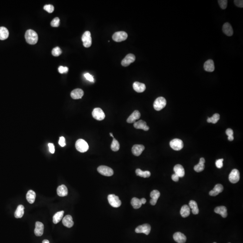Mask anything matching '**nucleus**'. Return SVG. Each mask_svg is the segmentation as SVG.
I'll use <instances>...</instances> for the list:
<instances>
[{
    "label": "nucleus",
    "mask_w": 243,
    "mask_h": 243,
    "mask_svg": "<svg viewBox=\"0 0 243 243\" xmlns=\"http://www.w3.org/2000/svg\"><path fill=\"white\" fill-rule=\"evenodd\" d=\"M59 73L61 74H64V73H67L68 71V68L67 67H63L62 66H61L59 67L58 69Z\"/></svg>",
    "instance_id": "c03bdc74"
},
{
    "label": "nucleus",
    "mask_w": 243,
    "mask_h": 243,
    "mask_svg": "<svg viewBox=\"0 0 243 243\" xmlns=\"http://www.w3.org/2000/svg\"><path fill=\"white\" fill-rule=\"evenodd\" d=\"M228 140H229V141H232L233 140H234L233 136H228Z\"/></svg>",
    "instance_id": "864d4df0"
},
{
    "label": "nucleus",
    "mask_w": 243,
    "mask_h": 243,
    "mask_svg": "<svg viewBox=\"0 0 243 243\" xmlns=\"http://www.w3.org/2000/svg\"><path fill=\"white\" fill-rule=\"evenodd\" d=\"M64 211H61L56 213L53 217V221L54 224L59 223L63 217Z\"/></svg>",
    "instance_id": "72a5a7b5"
},
{
    "label": "nucleus",
    "mask_w": 243,
    "mask_h": 243,
    "mask_svg": "<svg viewBox=\"0 0 243 243\" xmlns=\"http://www.w3.org/2000/svg\"><path fill=\"white\" fill-rule=\"evenodd\" d=\"M215 213L220 214L223 218H226L227 216V208L225 206L217 207L214 209Z\"/></svg>",
    "instance_id": "393cba45"
},
{
    "label": "nucleus",
    "mask_w": 243,
    "mask_h": 243,
    "mask_svg": "<svg viewBox=\"0 0 243 243\" xmlns=\"http://www.w3.org/2000/svg\"><path fill=\"white\" fill-rule=\"evenodd\" d=\"M205 162V160L204 158H200L199 164H198L196 165L194 167V169L195 171L197 172H200L203 171L204 170V167H205V166H204Z\"/></svg>",
    "instance_id": "cd10ccee"
},
{
    "label": "nucleus",
    "mask_w": 243,
    "mask_h": 243,
    "mask_svg": "<svg viewBox=\"0 0 243 243\" xmlns=\"http://www.w3.org/2000/svg\"><path fill=\"white\" fill-rule=\"evenodd\" d=\"M145 149V146L142 145H135L133 146L132 151L133 154L136 156H140Z\"/></svg>",
    "instance_id": "4468645a"
},
{
    "label": "nucleus",
    "mask_w": 243,
    "mask_h": 243,
    "mask_svg": "<svg viewBox=\"0 0 243 243\" xmlns=\"http://www.w3.org/2000/svg\"><path fill=\"white\" fill-rule=\"evenodd\" d=\"M93 117L96 120L98 121H101L105 118V114L102 109L100 108H95L93 110L92 113Z\"/></svg>",
    "instance_id": "1a4fd4ad"
},
{
    "label": "nucleus",
    "mask_w": 243,
    "mask_h": 243,
    "mask_svg": "<svg viewBox=\"0 0 243 243\" xmlns=\"http://www.w3.org/2000/svg\"><path fill=\"white\" fill-rule=\"evenodd\" d=\"M84 95V92L81 89L78 88L73 90L71 93V97L74 99H79L81 98Z\"/></svg>",
    "instance_id": "412c9836"
},
{
    "label": "nucleus",
    "mask_w": 243,
    "mask_h": 243,
    "mask_svg": "<svg viewBox=\"0 0 243 243\" xmlns=\"http://www.w3.org/2000/svg\"><path fill=\"white\" fill-rule=\"evenodd\" d=\"M59 144L61 147H64L66 145L65 138L63 136L60 137L59 140Z\"/></svg>",
    "instance_id": "de8ad7c7"
},
{
    "label": "nucleus",
    "mask_w": 243,
    "mask_h": 243,
    "mask_svg": "<svg viewBox=\"0 0 243 243\" xmlns=\"http://www.w3.org/2000/svg\"><path fill=\"white\" fill-rule=\"evenodd\" d=\"M84 77L87 80L91 82L94 81V80L93 77L89 73H86V74H84Z\"/></svg>",
    "instance_id": "a18cd8bd"
},
{
    "label": "nucleus",
    "mask_w": 243,
    "mask_h": 243,
    "mask_svg": "<svg viewBox=\"0 0 243 243\" xmlns=\"http://www.w3.org/2000/svg\"><path fill=\"white\" fill-rule=\"evenodd\" d=\"M43 243H50L49 241L47 239H45L43 241Z\"/></svg>",
    "instance_id": "5fc2aeb1"
},
{
    "label": "nucleus",
    "mask_w": 243,
    "mask_h": 243,
    "mask_svg": "<svg viewBox=\"0 0 243 243\" xmlns=\"http://www.w3.org/2000/svg\"><path fill=\"white\" fill-rule=\"evenodd\" d=\"M224 188L223 185L220 184H218L214 186L213 189L209 192V195L212 196H216L218 195L219 193L223 191Z\"/></svg>",
    "instance_id": "f3484780"
},
{
    "label": "nucleus",
    "mask_w": 243,
    "mask_h": 243,
    "mask_svg": "<svg viewBox=\"0 0 243 243\" xmlns=\"http://www.w3.org/2000/svg\"><path fill=\"white\" fill-rule=\"evenodd\" d=\"M226 134L228 136H233V131L231 129H227L226 130Z\"/></svg>",
    "instance_id": "8fccbe9b"
},
{
    "label": "nucleus",
    "mask_w": 243,
    "mask_h": 243,
    "mask_svg": "<svg viewBox=\"0 0 243 243\" xmlns=\"http://www.w3.org/2000/svg\"><path fill=\"white\" fill-rule=\"evenodd\" d=\"M223 159H219L218 160H216V166L218 169H221V167H223Z\"/></svg>",
    "instance_id": "37998d69"
},
{
    "label": "nucleus",
    "mask_w": 243,
    "mask_h": 243,
    "mask_svg": "<svg viewBox=\"0 0 243 243\" xmlns=\"http://www.w3.org/2000/svg\"><path fill=\"white\" fill-rule=\"evenodd\" d=\"M36 197V193L32 190H29L26 195L27 200L31 204H32L34 202Z\"/></svg>",
    "instance_id": "7c9ffc66"
},
{
    "label": "nucleus",
    "mask_w": 243,
    "mask_h": 243,
    "mask_svg": "<svg viewBox=\"0 0 243 243\" xmlns=\"http://www.w3.org/2000/svg\"><path fill=\"white\" fill-rule=\"evenodd\" d=\"M240 178L239 172L237 169L232 170L229 176V180L232 183H237L239 181Z\"/></svg>",
    "instance_id": "9d476101"
},
{
    "label": "nucleus",
    "mask_w": 243,
    "mask_h": 243,
    "mask_svg": "<svg viewBox=\"0 0 243 243\" xmlns=\"http://www.w3.org/2000/svg\"><path fill=\"white\" fill-rule=\"evenodd\" d=\"M108 201L111 206L114 208H118L121 206V200L119 197L114 194H111L108 196Z\"/></svg>",
    "instance_id": "20e7f679"
},
{
    "label": "nucleus",
    "mask_w": 243,
    "mask_h": 243,
    "mask_svg": "<svg viewBox=\"0 0 243 243\" xmlns=\"http://www.w3.org/2000/svg\"><path fill=\"white\" fill-rule=\"evenodd\" d=\"M167 104L165 99L163 97H159L154 103V108L156 110L160 111L164 109Z\"/></svg>",
    "instance_id": "7ed1b4c3"
},
{
    "label": "nucleus",
    "mask_w": 243,
    "mask_h": 243,
    "mask_svg": "<svg viewBox=\"0 0 243 243\" xmlns=\"http://www.w3.org/2000/svg\"><path fill=\"white\" fill-rule=\"evenodd\" d=\"M190 209L189 206L187 205H184L180 211L181 216L183 218H186L188 217L190 214Z\"/></svg>",
    "instance_id": "c85d7f7f"
},
{
    "label": "nucleus",
    "mask_w": 243,
    "mask_h": 243,
    "mask_svg": "<svg viewBox=\"0 0 243 243\" xmlns=\"http://www.w3.org/2000/svg\"><path fill=\"white\" fill-rule=\"evenodd\" d=\"M62 223L63 225L68 228H71L74 226V222L73 221L72 216L68 215L65 216L62 220Z\"/></svg>",
    "instance_id": "a211bd4d"
},
{
    "label": "nucleus",
    "mask_w": 243,
    "mask_h": 243,
    "mask_svg": "<svg viewBox=\"0 0 243 243\" xmlns=\"http://www.w3.org/2000/svg\"><path fill=\"white\" fill-rule=\"evenodd\" d=\"M173 239L176 242L178 243H185L186 241L185 235L180 232H177L174 234Z\"/></svg>",
    "instance_id": "dca6fc26"
},
{
    "label": "nucleus",
    "mask_w": 243,
    "mask_h": 243,
    "mask_svg": "<svg viewBox=\"0 0 243 243\" xmlns=\"http://www.w3.org/2000/svg\"><path fill=\"white\" fill-rule=\"evenodd\" d=\"M174 172L179 177H182L185 175V170L182 166L180 164H177L174 166Z\"/></svg>",
    "instance_id": "a878e982"
},
{
    "label": "nucleus",
    "mask_w": 243,
    "mask_h": 243,
    "mask_svg": "<svg viewBox=\"0 0 243 243\" xmlns=\"http://www.w3.org/2000/svg\"><path fill=\"white\" fill-rule=\"evenodd\" d=\"M134 127L135 128L142 129L145 131H147L149 130V127L147 125L146 122L142 120L136 122L134 123Z\"/></svg>",
    "instance_id": "2eb2a0df"
},
{
    "label": "nucleus",
    "mask_w": 243,
    "mask_h": 243,
    "mask_svg": "<svg viewBox=\"0 0 243 243\" xmlns=\"http://www.w3.org/2000/svg\"><path fill=\"white\" fill-rule=\"evenodd\" d=\"M213 243H216V242H214Z\"/></svg>",
    "instance_id": "4d7b16f0"
},
{
    "label": "nucleus",
    "mask_w": 243,
    "mask_h": 243,
    "mask_svg": "<svg viewBox=\"0 0 243 243\" xmlns=\"http://www.w3.org/2000/svg\"><path fill=\"white\" fill-rule=\"evenodd\" d=\"M134 90L138 93L144 92L146 89V85L144 83H141L138 81H135L133 84Z\"/></svg>",
    "instance_id": "5701e85b"
},
{
    "label": "nucleus",
    "mask_w": 243,
    "mask_h": 243,
    "mask_svg": "<svg viewBox=\"0 0 243 243\" xmlns=\"http://www.w3.org/2000/svg\"><path fill=\"white\" fill-rule=\"evenodd\" d=\"M204 70L207 72H212L215 69L214 63L213 61L212 60H208L205 62L204 63Z\"/></svg>",
    "instance_id": "b1692460"
},
{
    "label": "nucleus",
    "mask_w": 243,
    "mask_h": 243,
    "mask_svg": "<svg viewBox=\"0 0 243 243\" xmlns=\"http://www.w3.org/2000/svg\"><path fill=\"white\" fill-rule=\"evenodd\" d=\"M131 203L132 204V206L135 209H138V208H140L141 207V205H142V203H141L140 199L136 198V197L133 198L132 199Z\"/></svg>",
    "instance_id": "c9c22d12"
},
{
    "label": "nucleus",
    "mask_w": 243,
    "mask_h": 243,
    "mask_svg": "<svg viewBox=\"0 0 243 243\" xmlns=\"http://www.w3.org/2000/svg\"><path fill=\"white\" fill-rule=\"evenodd\" d=\"M190 208H191L192 209V212L194 214L196 215L198 214L199 213V209L198 208V205H197V203L194 200H190V201L189 203Z\"/></svg>",
    "instance_id": "473e14b6"
},
{
    "label": "nucleus",
    "mask_w": 243,
    "mask_h": 243,
    "mask_svg": "<svg viewBox=\"0 0 243 243\" xmlns=\"http://www.w3.org/2000/svg\"><path fill=\"white\" fill-rule=\"evenodd\" d=\"M75 147L77 151L81 153L85 152L89 149V146L87 142L81 139H79L76 141Z\"/></svg>",
    "instance_id": "f03ea898"
},
{
    "label": "nucleus",
    "mask_w": 243,
    "mask_h": 243,
    "mask_svg": "<svg viewBox=\"0 0 243 243\" xmlns=\"http://www.w3.org/2000/svg\"><path fill=\"white\" fill-rule=\"evenodd\" d=\"M140 117H141V114L139 112V111L135 110L132 113V115H131L128 119H127V122L128 123H135L136 122V121L137 119H139Z\"/></svg>",
    "instance_id": "6ab92c4d"
},
{
    "label": "nucleus",
    "mask_w": 243,
    "mask_h": 243,
    "mask_svg": "<svg viewBox=\"0 0 243 243\" xmlns=\"http://www.w3.org/2000/svg\"><path fill=\"white\" fill-rule=\"evenodd\" d=\"M62 50L59 47H56L52 50V54L54 56H58L61 54Z\"/></svg>",
    "instance_id": "58836bf2"
},
{
    "label": "nucleus",
    "mask_w": 243,
    "mask_h": 243,
    "mask_svg": "<svg viewBox=\"0 0 243 243\" xmlns=\"http://www.w3.org/2000/svg\"><path fill=\"white\" fill-rule=\"evenodd\" d=\"M25 38L27 43L36 44L38 41V35L37 32L32 30H27L25 34Z\"/></svg>",
    "instance_id": "f257e3e1"
},
{
    "label": "nucleus",
    "mask_w": 243,
    "mask_h": 243,
    "mask_svg": "<svg viewBox=\"0 0 243 243\" xmlns=\"http://www.w3.org/2000/svg\"><path fill=\"white\" fill-rule=\"evenodd\" d=\"M44 226L43 224L40 221H37L35 224V229L34 233L37 237H41L43 234Z\"/></svg>",
    "instance_id": "ddd939ff"
},
{
    "label": "nucleus",
    "mask_w": 243,
    "mask_h": 243,
    "mask_svg": "<svg viewBox=\"0 0 243 243\" xmlns=\"http://www.w3.org/2000/svg\"><path fill=\"white\" fill-rule=\"evenodd\" d=\"M136 57L133 54H129L126 56V57L121 62V64L124 67L128 66L131 63L135 61Z\"/></svg>",
    "instance_id": "f8f14e48"
},
{
    "label": "nucleus",
    "mask_w": 243,
    "mask_h": 243,
    "mask_svg": "<svg viewBox=\"0 0 243 243\" xmlns=\"http://www.w3.org/2000/svg\"><path fill=\"white\" fill-rule=\"evenodd\" d=\"M110 136H111V137H113V138H114V136H113V134H112V133H110Z\"/></svg>",
    "instance_id": "6e6d98bb"
},
{
    "label": "nucleus",
    "mask_w": 243,
    "mask_h": 243,
    "mask_svg": "<svg viewBox=\"0 0 243 243\" xmlns=\"http://www.w3.org/2000/svg\"><path fill=\"white\" fill-rule=\"evenodd\" d=\"M120 148L119 142L115 138H113V141L111 145V149L114 151H117Z\"/></svg>",
    "instance_id": "e433bc0d"
},
{
    "label": "nucleus",
    "mask_w": 243,
    "mask_h": 243,
    "mask_svg": "<svg viewBox=\"0 0 243 243\" xmlns=\"http://www.w3.org/2000/svg\"><path fill=\"white\" fill-rule=\"evenodd\" d=\"M48 146L49 148V151L51 154H54L55 151V146H54V144H52V143H49Z\"/></svg>",
    "instance_id": "09e8293b"
},
{
    "label": "nucleus",
    "mask_w": 243,
    "mask_h": 243,
    "mask_svg": "<svg viewBox=\"0 0 243 243\" xmlns=\"http://www.w3.org/2000/svg\"></svg>",
    "instance_id": "13d9d810"
},
{
    "label": "nucleus",
    "mask_w": 243,
    "mask_h": 243,
    "mask_svg": "<svg viewBox=\"0 0 243 243\" xmlns=\"http://www.w3.org/2000/svg\"><path fill=\"white\" fill-rule=\"evenodd\" d=\"M60 19L58 17L54 18L50 23L51 26L53 27H58L60 25Z\"/></svg>",
    "instance_id": "ea45409f"
},
{
    "label": "nucleus",
    "mask_w": 243,
    "mask_h": 243,
    "mask_svg": "<svg viewBox=\"0 0 243 243\" xmlns=\"http://www.w3.org/2000/svg\"><path fill=\"white\" fill-rule=\"evenodd\" d=\"M222 31L226 35L229 37L232 36L233 34L232 27L229 23H226L224 24L222 27Z\"/></svg>",
    "instance_id": "4be33fe9"
},
{
    "label": "nucleus",
    "mask_w": 243,
    "mask_h": 243,
    "mask_svg": "<svg viewBox=\"0 0 243 243\" xmlns=\"http://www.w3.org/2000/svg\"><path fill=\"white\" fill-rule=\"evenodd\" d=\"M24 209L25 207L23 205H19L14 213L15 218H22L24 214Z\"/></svg>",
    "instance_id": "c756f323"
},
{
    "label": "nucleus",
    "mask_w": 243,
    "mask_h": 243,
    "mask_svg": "<svg viewBox=\"0 0 243 243\" xmlns=\"http://www.w3.org/2000/svg\"><path fill=\"white\" fill-rule=\"evenodd\" d=\"M172 180H173V181H174V182H178V181H179V177H178L177 174L174 173V174H173V175H172Z\"/></svg>",
    "instance_id": "3c124183"
},
{
    "label": "nucleus",
    "mask_w": 243,
    "mask_h": 243,
    "mask_svg": "<svg viewBox=\"0 0 243 243\" xmlns=\"http://www.w3.org/2000/svg\"><path fill=\"white\" fill-rule=\"evenodd\" d=\"M44 9L49 13H51L54 12V7L51 5H46L44 6Z\"/></svg>",
    "instance_id": "79ce46f5"
},
{
    "label": "nucleus",
    "mask_w": 243,
    "mask_h": 243,
    "mask_svg": "<svg viewBox=\"0 0 243 243\" xmlns=\"http://www.w3.org/2000/svg\"><path fill=\"white\" fill-rule=\"evenodd\" d=\"M97 171L101 175L107 177L112 176L114 174L113 170L106 166H100L98 167Z\"/></svg>",
    "instance_id": "39448f33"
},
{
    "label": "nucleus",
    "mask_w": 243,
    "mask_h": 243,
    "mask_svg": "<svg viewBox=\"0 0 243 243\" xmlns=\"http://www.w3.org/2000/svg\"><path fill=\"white\" fill-rule=\"evenodd\" d=\"M234 3L237 6L239 7H243V1L242 0H235Z\"/></svg>",
    "instance_id": "49530a36"
},
{
    "label": "nucleus",
    "mask_w": 243,
    "mask_h": 243,
    "mask_svg": "<svg viewBox=\"0 0 243 243\" xmlns=\"http://www.w3.org/2000/svg\"><path fill=\"white\" fill-rule=\"evenodd\" d=\"M227 2H228V1L226 0H219V1H218V2L220 6L223 10L226 9V8L227 7Z\"/></svg>",
    "instance_id": "a19ab883"
},
{
    "label": "nucleus",
    "mask_w": 243,
    "mask_h": 243,
    "mask_svg": "<svg viewBox=\"0 0 243 243\" xmlns=\"http://www.w3.org/2000/svg\"><path fill=\"white\" fill-rule=\"evenodd\" d=\"M128 34L125 32L119 31L115 32L112 38L116 42H121L125 41L128 38Z\"/></svg>",
    "instance_id": "6e6552de"
},
{
    "label": "nucleus",
    "mask_w": 243,
    "mask_h": 243,
    "mask_svg": "<svg viewBox=\"0 0 243 243\" xmlns=\"http://www.w3.org/2000/svg\"><path fill=\"white\" fill-rule=\"evenodd\" d=\"M160 193L159 191L157 190H154L152 191L150 194V196L151 198L150 200V203L152 205H155L157 203V200L159 197H160Z\"/></svg>",
    "instance_id": "aec40b11"
},
{
    "label": "nucleus",
    "mask_w": 243,
    "mask_h": 243,
    "mask_svg": "<svg viewBox=\"0 0 243 243\" xmlns=\"http://www.w3.org/2000/svg\"><path fill=\"white\" fill-rule=\"evenodd\" d=\"M140 200H141V202L142 204H145L146 202V199H145V198H142V199Z\"/></svg>",
    "instance_id": "603ef678"
},
{
    "label": "nucleus",
    "mask_w": 243,
    "mask_h": 243,
    "mask_svg": "<svg viewBox=\"0 0 243 243\" xmlns=\"http://www.w3.org/2000/svg\"><path fill=\"white\" fill-rule=\"evenodd\" d=\"M170 146L174 151H180L183 148V142L180 139H174L170 142Z\"/></svg>",
    "instance_id": "0eeeda50"
},
{
    "label": "nucleus",
    "mask_w": 243,
    "mask_h": 243,
    "mask_svg": "<svg viewBox=\"0 0 243 243\" xmlns=\"http://www.w3.org/2000/svg\"><path fill=\"white\" fill-rule=\"evenodd\" d=\"M57 193L58 195L61 197H64L68 194V190L66 186L64 185H62L58 187L57 189Z\"/></svg>",
    "instance_id": "bb28decb"
},
{
    "label": "nucleus",
    "mask_w": 243,
    "mask_h": 243,
    "mask_svg": "<svg viewBox=\"0 0 243 243\" xmlns=\"http://www.w3.org/2000/svg\"><path fill=\"white\" fill-rule=\"evenodd\" d=\"M81 40L84 47L87 48L90 47L92 44V38L90 32L86 31L81 37Z\"/></svg>",
    "instance_id": "423d86ee"
},
{
    "label": "nucleus",
    "mask_w": 243,
    "mask_h": 243,
    "mask_svg": "<svg viewBox=\"0 0 243 243\" xmlns=\"http://www.w3.org/2000/svg\"><path fill=\"white\" fill-rule=\"evenodd\" d=\"M220 119V115L218 114H215L212 117L208 118L207 119L208 123L215 124Z\"/></svg>",
    "instance_id": "4c0bfd02"
},
{
    "label": "nucleus",
    "mask_w": 243,
    "mask_h": 243,
    "mask_svg": "<svg viewBox=\"0 0 243 243\" xmlns=\"http://www.w3.org/2000/svg\"><path fill=\"white\" fill-rule=\"evenodd\" d=\"M9 35V31L6 27H0V40H6L8 37Z\"/></svg>",
    "instance_id": "2f4dec72"
},
{
    "label": "nucleus",
    "mask_w": 243,
    "mask_h": 243,
    "mask_svg": "<svg viewBox=\"0 0 243 243\" xmlns=\"http://www.w3.org/2000/svg\"><path fill=\"white\" fill-rule=\"evenodd\" d=\"M151 231V226L148 224H145L139 226L135 230V232L137 233H144L148 235Z\"/></svg>",
    "instance_id": "9b49d317"
},
{
    "label": "nucleus",
    "mask_w": 243,
    "mask_h": 243,
    "mask_svg": "<svg viewBox=\"0 0 243 243\" xmlns=\"http://www.w3.org/2000/svg\"><path fill=\"white\" fill-rule=\"evenodd\" d=\"M136 175L138 176H140L141 177H142L144 178H147L149 177L151 175V172L148 171H143L140 169H137L136 170Z\"/></svg>",
    "instance_id": "f704fd0d"
}]
</instances>
